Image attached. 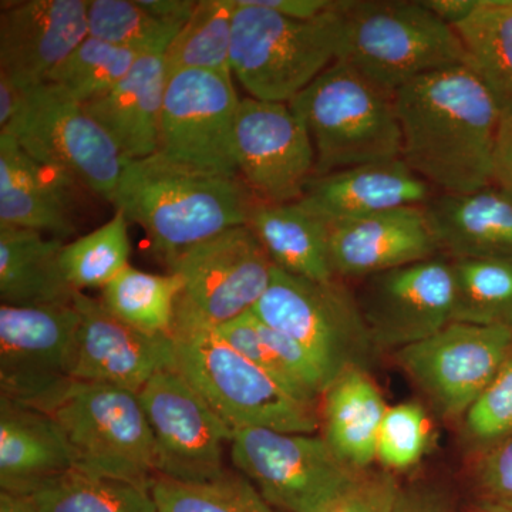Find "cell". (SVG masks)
<instances>
[{"label": "cell", "mask_w": 512, "mask_h": 512, "mask_svg": "<svg viewBox=\"0 0 512 512\" xmlns=\"http://www.w3.org/2000/svg\"><path fill=\"white\" fill-rule=\"evenodd\" d=\"M181 291L177 275L148 274L128 265L101 289L103 305L116 318L151 335H171L175 303Z\"/></svg>", "instance_id": "1f68e13d"}, {"label": "cell", "mask_w": 512, "mask_h": 512, "mask_svg": "<svg viewBox=\"0 0 512 512\" xmlns=\"http://www.w3.org/2000/svg\"><path fill=\"white\" fill-rule=\"evenodd\" d=\"M256 318L301 345L329 386L352 369L366 370L376 346L356 295L339 278L315 282L274 269Z\"/></svg>", "instance_id": "ba28073f"}, {"label": "cell", "mask_w": 512, "mask_h": 512, "mask_svg": "<svg viewBox=\"0 0 512 512\" xmlns=\"http://www.w3.org/2000/svg\"><path fill=\"white\" fill-rule=\"evenodd\" d=\"M141 6L161 22L183 28L197 8L192 0H138Z\"/></svg>", "instance_id": "bcb514c9"}, {"label": "cell", "mask_w": 512, "mask_h": 512, "mask_svg": "<svg viewBox=\"0 0 512 512\" xmlns=\"http://www.w3.org/2000/svg\"><path fill=\"white\" fill-rule=\"evenodd\" d=\"M473 476L481 511L512 512V437L485 448Z\"/></svg>", "instance_id": "b9f144b4"}, {"label": "cell", "mask_w": 512, "mask_h": 512, "mask_svg": "<svg viewBox=\"0 0 512 512\" xmlns=\"http://www.w3.org/2000/svg\"><path fill=\"white\" fill-rule=\"evenodd\" d=\"M175 340L177 370L232 430L313 434L319 403L296 399L214 332Z\"/></svg>", "instance_id": "8992f818"}, {"label": "cell", "mask_w": 512, "mask_h": 512, "mask_svg": "<svg viewBox=\"0 0 512 512\" xmlns=\"http://www.w3.org/2000/svg\"><path fill=\"white\" fill-rule=\"evenodd\" d=\"M493 185L512 200V114H503L493 156Z\"/></svg>", "instance_id": "ee69618b"}, {"label": "cell", "mask_w": 512, "mask_h": 512, "mask_svg": "<svg viewBox=\"0 0 512 512\" xmlns=\"http://www.w3.org/2000/svg\"><path fill=\"white\" fill-rule=\"evenodd\" d=\"M429 431V421L420 404L387 407L377 436L376 460L392 473L416 466L426 453Z\"/></svg>", "instance_id": "f35d334b"}, {"label": "cell", "mask_w": 512, "mask_h": 512, "mask_svg": "<svg viewBox=\"0 0 512 512\" xmlns=\"http://www.w3.org/2000/svg\"><path fill=\"white\" fill-rule=\"evenodd\" d=\"M138 399L153 433L157 477L200 484L228 473L224 450L234 430L177 369L154 376Z\"/></svg>", "instance_id": "4fadbf2b"}, {"label": "cell", "mask_w": 512, "mask_h": 512, "mask_svg": "<svg viewBox=\"0 0 512 512\" xmlns=\"http://www.w3.org/2000/svg\"><path fill=\"white\" fill-rule=\"evenodd\" d=\"M231 460L272 507L319 512L360 473L313 434L237 430Z\"/></svg>", "instance_id": "8fae6325"}, {"label": "cell", "mask_w": 512, "mask_h": 512, "mask_svg": "<svg viewBox=\"0 0 512 512\" xmlns=\"http://www.w3.org/2000/svg\"><path fill=\"white\" fill-rule=\"evenodd\" d=\"M158 512H275L247 477L228 473L210 483L157 477L151 485Z\"/></svg>", "instance_id": "74e56055"}, {"label": "cell", "mask_w": 512, "mask_h": 512, "mask_svg": "<svg viewBox=\"0 0 512 512\" xmlns=\"http://www.w3.org/2000/svg\"><path fill=\"white\" fill-rule=\"evenodd\" d=\"M87 20L90 37L140 55H164L181 30L161 22L138 0H89Z\"/></svg>", "instance_id": "8d00e7d4"}, {"label": "cell", "mask_w": 512, "mask_h": 512, "mask_svg": "<svg viewBox=\"0 0 512 512\" xmlns=\"http://www.w3.org/2000/svg\"><path fill=\"white\" fill-rule=\"evenodd\" d=\"M231 67L249 97L289 103L338 60L348 0L313 19H293L234 0Z\"/></svg>", "instance_id": "277c9868"}, {"label": "cell", "mask_w": 512, "mask_h": 512, "mask_svg": "<svg viewBox=\"0 0 512 512\" xmlns=\"http://www.w3.org/2000/svg\"><path fill=\"white\" fill-rule=\"evenodd\" d=\"M433 192V187L399 158L313 177L296 202L313 217L333 225L397 208L423 207L434 197Z\"/></svg>", "instance_id": "44dd1931"}, {"label": "cell", "mask_w": 512, "mask_h": 512, "mask_svg": "<svg viewBox=\"0 0 512 512\" xmlns=\"http://www.w3.org/2000/svg\"><path fill=\"white\" fill-rule=\"evenodd\" d=\"M66 242L42 232L0 228V301L10 306L73 303L76 289L64 275Z\"/></svg>", "instance_id": "484cf974"}, {"label": "cell", "mask_w": 512, "mask_h": 512, "mask_svg": "<svg viewBox=\"0 0 512 512\" xmlns=\"http://www.w3.org/2000/svg\"><path fill=\"white\" fill-rule=\"evenodd\" d=\"M0 134L12 137L37 163L113 202L124 158L104 128L62 87H28L19 113Z\"/></svg>", "instance_id": "30bf717a"}, {"label": "cell", "mask_w": 512, "mask_h": 512, "mask_svg": "<svg viewBox=\"0 0 512 512\" xmlns=\"http://www.w3.org/2000/svg\"><path fill=\"white\" fill-rule=\"evenodd\" d=\"M433 15L456 28L477 9L478 0H421Z\"/></svg>", "instance_id": "7dc6e473"}, {"label": "cell", "mask_w": 512, "mask_h": 512, "mask_svg": "<svg viewBox=\"0 0 512 512\" xmlns=\"http://www.w3.org/2000/svg\"><path fill=\"white\" fill-rule=\"evenodd\" d=\"M140 56L134 50L89 36L50 74L46 83L62 87L79 103L87 104L109 93Z\"/></svg>", "instance_id": "d590c367"}, {"label": "cell", "mask_w": 512, "mask_h": 512, "mask_svg": "<svg viewBox=\"0 0 512 512\" xmlns=\"http://www.w3.org/2000/svg\"><path fill=\"white\" fill-rule=\"evenodd\" d=\"M402 160L441 194L493 185V156L503 111L467 66L404 84L393 96Z\"/></svg>", "instance_id": "6da1fadb"}, {"label": "cell", "mask_w": 512, "mask_h": 512, "mask_svg": "<svg viewBox=\"0 0 512 512\" xmlns=\"http://www.w3.org/2000/svg\"><path fill=\"white\" fill-rule=\"evenodd\" d=\"M247 225L276 268L315 282L336 278L330 265L329 228L299 202L256 201Z\"/></svg>", "instance_id": "4316f807"}, {"label": "cell", "mask_w": 512, "mask_h": 512, "mask_svg": "<svg viewBox=\"0 0 512 512\" xmlns=\"http://www.w3.org/2000/svg\"><path fill=\"white\" fill-rule=\"evenodd\" d=\"M275 264L248 225L181 255L168 272L180 278L173 339L214 332L254 311L272 281Z\"/></svg>", "instance_id": "9c48e42d"}, {"label": "cell", "mask_w": 512, "mask_h": 512, "mask_svg": "<svg viewBox=\"0 0 512 512\" xmlns=\"http://www.w3.org/2000/svg\"><path fill=\"white\" fill-rule=\"evenodd\" d=\"M239 101L229 77L200 70L171 74L157 154L204 173L239 178L235 158Z\"/></svg>", "instance_id": "5bb4252c"}, {"label": "cell", "mask_w": 512, "mask_h": 512, "mask_svg": "<svg viewBox=\"0 0 512 512\" xmlns=\"http://www.w3.org/2000/svg\"><path fill=\"white\" fill-rule=\"evenodd\" d=\"M235 158L239 178L259 201H299L315 177L311 136L289 103L239 101Z\"/></svg>", "instance_id": "e0dca14e"}, {"label": "cell", "mask_w": 512, "mask_h": 512, "mask_svg": "<svg viewBox=\"0 0 512 512\" xmlns=\"http://www.w3.org/2000/svg\"><path fill=\"white\" fill-rule=\"evenodd\" d=\"M130 251L128 220L123 212L117 211L100 228L64 244L60 264L77 292L103 289L127 268Z\"/></svg>", "instance_id": "e575fe53"}, {"label": "cell", "mask_w": 512, "mask_h": 512, "mask_svg": "<svg viewBox=\"0 0 512 512\" xmlns=\"http://www.w3.org/2000/svg\"><path fill=\"white\" fill-rule=\"evenodd\" d=\"M74 187L82 185L0 134V228L30 229L66 242L77 232Z\"/></svg>", "instance_id": "7402d4cb"}, {"label": "cell", "mask_w": 512, "mask_h": 512, "mask_svg": "<svg viewBox=\"0 0 512 512\" xmlns=\"http://www.w3.org/2000/svg\"><path fill=\"white\" fill-rule=\"evenodd\" d=\"M80 315L74 382L140 390L158 373L177 369L173 336L151 335L116 318L100 299L74 296Z\"/></svg>", "instance_id": "ac0fdd59"}, {"label": "cell", "mask_w": 512, "mask_h": 512, "mask_svg": "<svg viewBox=\"0 0 512 512\" xmlns=\"http://www.w3.org/2000/svg\"><path fill=\"white\" fill-rule=\"evenodd\" d=\"M73 470L72 448L52 416L0 397V490L36 494Z\"/></svg>", "instance_id": "cb8c5ba5"}, {"label": "cell", "mask_w": 512, "mask_h": 512, "mask_svg": "<svg viewBox=\"0 0 512 512\" xmlns=\"http://www.w3.org/2000/svg\"><path fill=\"white\" fill-rule=\"evenodd\" d=\"M356 301L376 349L407 348L453 322V264L439 255L369 276Z\"/></svg>", "instance_id": "2e32d148"}, {"label": "cell", "mask_w": 512, "mask_h": 512, "mask_svg": "<svg viewBox=\"0 0 512 512\" xmlns=\"http://www.w3.org/2000/svg\"><path fill=\"white\" fill-rule=\"evenodd\" d=\"M453 322L512 329V264L497 259H458Z\"/></svg>", "instance_id": "d6a6232c"}, {"label": "cell", "mask_w": 512, "mask_h": 512, "mask_svg": "<svg viewBox=\"0 0 512 512\" xmlns=\"http://www.w3.org/2000/svg\"><path fill=\"white\" fill-rule=\"evenodd\" d=\"M35 495L45 512H158L151 488L76 470Z\"/></svg>", "instance_id": "836d02e7"}, {"label": "cell", "mask_w": 512, "mask_h": 512, "mask_svg": "<svg viewBox=\"0 0 512 512\" xmlns=\"http://www.w3.org/2000/svg\"><path fill=\"white\" fill-rule=\"evenodd\" d=\"M214 333L296 399L319 403L328 390V379L309 353L284 333L269 328L254 312L239 316Z\"/></svg>", "instance_id": "f1b7e54d"}, {"label": "cell", "mask_w": 512, "mask_h": 512, "mask_svg": "<svg viewBox=\"0 0 512 512\" xmlns=\"http://www.w3.org/2000/svg\"><path fill=\"white\" fill-rule=\"evenodd\" d=\"M456 33L468 69L493 94L503 114H512V0H478Z\"/></svg>", "instance_id": "f546056e"}, {"label": "cell", "mask_w": 512, "mask_h": 512, "mask_svg": "<svg viewBox=\"0 0 512 512\" xmlns=\"http://www.w3.org/2000/svg\"><path fill=\"white\" fill-rule=\"evenodd\" d=\"M481 512H484V511H481Z\"/></svg>", "instance_id": "f907efd6"}, {"label": "cell", "mask_w": 512, "mask_h": 512, "mask_svg": "<svg viewBox=\"0 0 512 512\" xmlns=\"http://www.w3.org/2000/svg\"><path fill=\"white\" fill-rule=\"evenodd\" d=\"M79 326L74 302L0 305V397L49 412L74 382Z\"/></svg>", "instance_id": "7c38bea8"}, {"label": "cell", "mask_w": 512, "mask_h": 512, "mask_svg": "<svg viewBox=\"0 0 512 512\" xmlns=\"http://www.w3.org/2000/svg\"><path fill=\"white\" fill-rule=\"evenodd\" d=\"M256 201L241 178L204 173L156 153L124 158L111 204L147 232L168 268L192 248L247 225Z\"/></svg>", "instance_id": "7a4b0ae2"}, {"label": "cell", "mask_w": 512, "mask_h": 512, "mask_svg": "<svg viewBox=\"0 0 512 512\" xmlns=\"http://www.w3.org/2000/svg\"><path fill=\"white\" fill-rule=\"evenodd\" d=\"M402 485L392 471L363 470L319 512H393Z\"/></svg>", "instance_id": "60d3db41"}, {"label": "cell", "mask_w": 512, "mask_h": 512, "mask_svg": "<svg viewBox=\"0 0 512 512\" xmlns=\"http://www.w3.org/2000/svg\"><path fill=\"white\" fill-rule=\"evenodd\" d=\"M28 87L20 86L8 74L0 72V130L15 119L25 100Z\"/></svg>", "instance_id": "c3c4849f"}, {"label": "cell", "mask_w": 512, "mask_h": 512, "mask_svg": "<svg viewBox=\"0 0 512 512\" xmlns=\"http://www.w3.org/2000/svg\"><path fill=\"white\" fill-rule=\"evenodd\" d=\"M234 0H201L190 20L164 53L167 77L185 70L217 73L232 79Z\"/></svg>", "instance_id": "4dcf8cb0"}, {"label": "cell", "mask_w": 512, "mask_h": 512, "mask_svg": "<svg viewBox=\"0 0 512 512\" xmlns=\"http://www.w3.org/2000/svg\"><path fill=\"white\" fill-rule=\"evenodd\" d=\"M512 355V329L451 322L430 338L396 350L397 365L443 416H466Z\"/></svg>", "instance_id": "9a60e30c"}, {"label": "cell", "mask_w": 512, "mask_h": 512, "mask_svg": "<svg viewBox=\"0 0 512 512\" xmlns=\"http://www.w3.org/2000/svg\"><path fill=\"white\" fill-rule=\"evenodd\" d=\"M89 0L6 3L0 15V72L23 87L46 83L86 37Z\"/></svg>", "instance_id": "d6986e66"}, {"label": "cell", "mask_w": 512, "mask_h": 512, "mask_svg": "<svg viewBox=\"0 0 512 512\" xmlns=\"http://www.w3.org/2000/svg\"><path fill=\"white\" fill-rule=\"evenodd\" d=\"M0 512H45L35 494L0 490Z\"/></svg>", "instance_id": "681fc988"}, {"label": "cell", "mask_w": 512, "mask_h": 512, "mask_svg": "<svg viewBox=\"0 0 512 512\" xmlns=\"http://www.w3.org/2000/svg\"><path fill=\"white\" fill-rule=\"evenodd\" d=\"M322 397L323 439L350 467L369 470L376 461L377 436L389 407L382 393L366 370L352 369L330 384Z\"/></svg>", "instance_id": "83f0119b"}, {"label": "cell", "mask_w": 512, "mask_h": 512, "mask_svg": "<svg viewBox=\"0 0 512 512\" xmlns=\"http://www.w3.org/2000/svg\"><path fill=\"white\" fill-rule=\"evenodd\" d=\"M466 427L485 448L512 437V355L468 409Z\"/></svg>", "instance_id": "ab89813d"}, {"label": "cell", "mask_w": 512, "mask_h": 512, "mask_svg": "<svg viewBox=\"0 0 512 512\" xmlns=\"http://www.w3.org/2000/svg\"><path fill=\"white\" fill-rule=\"evenodd\" d=\"M393 512H456L450 498L437 488L413 484L400 487Z\"/></svg>", "instance_id": "7bdbcfd3"}, {"label": "cell", "mask_w": 512, "mask_h": 512, "mask_svg": "<svg viewBox=\"0 0 512 512\" xmlns=\"http://www.w3.org/2000/svg\"><path fill=\"white\" fill-rule=\"evenodd\" d=\"M423 208L437 249L451 261L512 264V200L495 185L468 194L434 195Z\"/></svg>", "instance_id": "603a6c76"}, {"label": "cell", "mask_w": 512, "mask_h": 512, "mask_svg": "<svg viewBox=\"0 0 512 512\" xmlns=\"http://www.w3.org/2000/svg\"><path fill=\"white\" fill-rule=\"evenodd\" d=\"M47 413L72 448L74 470L151 488L157 478L156 450L137 393L73 382Z\"/></svg>", "instance_id": "52a82bcc"}, {"label": "cell", "mask_w": 512, "mask_h": 512, "mask_svg": "<svg viewBox=\"0 0 512 512\" xmlns=\"http://www.w3.org/2000/svg\"><path fill=\"white\" fill-rule=\"evenodd\" d=\"M259 8L293 19H313L338 8L340 0H251Z\"/></svg>", "instance_id": "f6af8a7d"}, {"label": "cell", "mask_w": 512, "mask_h": 512, "mask_svg": "<svg viewBox=\"0 0 512 512\" xmlns=\"http://www.w3.org/2000/svg\"><path fill=\"white\" fill-rule=\"evenodd\" d=\"M165 86L164 55H141L109 93L83 107L109 134L123 158L150 157L158 150Z\"/></svg>", "instance_id": "d4e9b609"}, {"label": "cell", "mask_w": 512, "mask_h": 512, "mask_svg": "<svg viewBox=\"0 0 512 512\" xmlns=\"http://www.w3.org/2000/svg\"><path fill=\"white\" fill-rule=\"evenodd\" d=\"M315 148V177L402 158L393 96L335 62L289 101Z\"/></svg>", "instance_id": "5b68a950"}, {"label": "cell", "mask_w": 512, "mask_h": 512, "mask_svg": "<svg viewBox=\"0 0 512 512\" xmlns=\"http://www.w3.org/2000/svg\"><path fill=\"white\" fill-rule=\"evenodd\" d=\"M336 62L394 96L427 74L466 66L456 30L421 2L348 0Z\"/></svg>", "instance_id": "3957f363"}, {"label": "cell", "mask_w": 512, "mask_h": 512, "mask_svg": "<svg viewBox=\"0 0 512 512\" xmlns=\"http://www.w3.org/2000/svg\"><path fill=\"white\" fill-rule=\"evenodd\" d=\"M336 278L366 279L439 256L423 207H404L328 225Z\"/></svg>", "instance_id": "ffe728a7"}]
</instances>
